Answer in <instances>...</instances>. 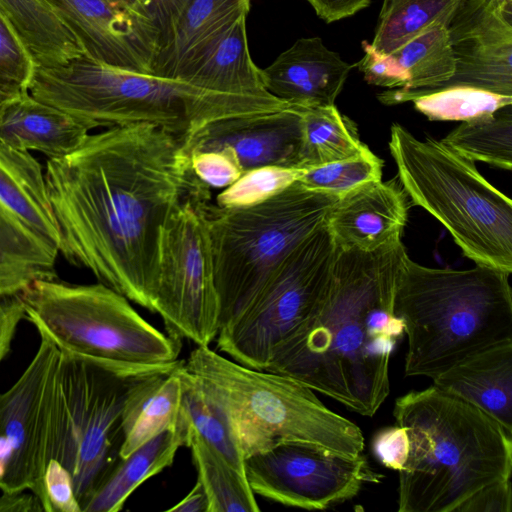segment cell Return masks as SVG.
I'll use <instances>...</instances> for the list:
<instances>
[{
	"instance_id": "obj_8",
	"label": "cell",
	"mask_w": 512,
	"mask_h": 512,
	"mask_svg": "<svg viewBox=\"0 0 512 512\" xmlns=\"http://www.w3.org/2000/svg\"><path fill=\"white\" fill-rule=\"evenodd\" d=\"M338 199L296 181L254 205H208L219 330L244 312L291 250L325 224Z\"/></svg>"
},
{
	"instance_id": "obj_34",
	"label": "cell",
	"mask_w": 512,
	"mask_h": 512,
	"mask_svg": "<svg viewBox=\"0 0 512 512\" xmlns=\"http://www.w3.org/2000/svg\"><path fill=\"white\" fill-rule=\"evenodd\" d=\"M459 155L504 170L512 168V105L489 117L465 121L440 140Z\"/></svg>"
},
{
	"instance_id": "obj_38",
	"label": "cell",
	"mask_w": 512,
	"mask_h": 512,
	"mask_svg": "<svg viewBox=\"0 0 512 512\" xmlns=\"http://www.w3.org/2000/svg\"><path fill=\"white\" fill-rule=\"evenodd\" d=\"M45 512H81L72 477L57 460L51 458L45 468Z\"/></svg>"
},
{
	"instance_id": "obj_46",
	"label": "cell",
	"mask_w": 512,
	"mask_h": 512,
	"mask_svg": "<svg viewBox=\"0 0 512 512\" xmlns=\"http://www.w3.org/2000/svg\"><path fill=\"white\" fill-rule=\"evenodd\" d=\"M106 1L109 3L115 4V5H118V6H122V7L145 9L138 3L137 0H106Z\"/></svg>"
},
{
	"instance_id": "obj_23",
	"label": "cell",
	"mask_w": 512,
	"mask_h": 512,
	"mask_svg": "<svg viewBox=\"0 0 512 512\" xmlns=\"http://www.w3.org/2000/svg\"><path fill=\"white\" fill-rule=\"evenodd\" d=\"M89 129L66 112L33 98L29 92L0 112V142L22 151H37L49 159L77 150Z\"/></svg>"
},
{
	"instance_id": "obj_39",
	"label": "cell",
	"mask_w": 512,
	"mask_h": 512,
	"mask_svg": "<svg viewBox=\"0 0 512 512\" xmlns=\"http://www.w3.org/2000/svg\"><path fill=\"white\" fill-rule=\"evenodd\" d=\"M372 450L385 467L401 471L409 453V438L406 429L396 424L376 432L372 440Z\"/></svg>"
},
{
	"instance_id": "obj_22",
	"label": "cell",
	"mask_w": 512,
	"mask_h": 512,
	"mask_svg": "<svg viewBox=\"0 0 512 512\" xmlns=\"http://www.w3.org/2000/svg\"><path fill=\"white\" fill-rule=\"evenodd\" d=\"M247 13L242 14L218 37L197 52L181 69L177 79L202 89L231 94H263L262 69L249 52Z\"/></svg>"
},
{
	"instance_id": "obj_20",
	"label": "cell",
	"mask_w": 512,
	"mask_h": 512,
	"mask_svg": "<svg viewBox=\"0 0 512 512\" xmlns=\"http://www.w3.org/2000/svg\"><path fill=\"white\" fill-rule=\"evenodd\" d=\"M356 67L328 49L319 37L300 38L262 69L264 86L295 106L335 105L349 72Z\"/></svg>"
},
{
	"instance_id": "obj_44",
	"label": "cell",
	"mask_w": 512,
	"mask_h": 512,
	"mask_svg": "<svg viewBox=\"0 0 512 512\" xmlns=\"http://www.w3.org/2000/svg\"><path fill=\"white\" fill-rule=\"evenodd\" d=\"M0 512H44L40 500L32 492H2Z\"/></svg>"
},
{
	"instance_id": "obj_16",
	"label": "cell",
	"mask_w": 512,
	"mask_h": 512,
	"mask_svg": "<svg viewBox=\"0 0 512 512\" xmlns=\"http://www.w3.org/2000/svg\"><path fill=\"white\" fill-rule=\"evenodd\" d=\"M447 30L455 72L439 88L464 85L512 96V0H461Z\"/></svg>"
},
{
	"instance_id": "obj_35",
	"label": "cell",
	"mask_w": 512,
	"mask_h": 512,
	"mask_svg": "<svg viewBox=\"0 0 512 512\" xmlns=\"http://www.w3.org/2000/svg\"><path fill=\"white\" fill-rule=\"evenodd\" d=\"M382 167L383 161L365 146L353 157L306 169L297 182L340 198L368 182L381 180Z\"/></svg>"
},
{
	"instance_id": "obj_32",
	"label": "cell",
	"mask_w": 512,
	"mask_h": 512,
	"mask_svg": "<svg viewBox=\"0 0 512 512\" xmlns=\"http://www.w3.org/2000/svg\"><path fill=\"white\" fill-rule=\"evenodd\" d=\"M187 447L207 498L208 512H258L259 505L244 474L230 465L199 435L190 431Z\"/></svg>"
},
{
	"instance_id": "obj_26",
	"label": "cell",
	"mask_w": 512,
	"mask_h": 512,
	"mask_svg": "<svg viewBox=\"0 0 512 512\" xmlns=\"http://www.w3.org/2000/svg\"><path fill=\"white\" fill-rule=\"evenodd\" d=\"M183 363L173 369L154 373L132 388L122 416L120 457L127 456L158 434L177 426L182 397L178 369Z\"/></svg>"
},
{
	"instance_id": "obj_11",
	"label": "cell",
	"mask_w": 512,
	"mask_h": 512,
	"mask_svg": "<svg viewBox=\"0 0 512 512\" xmlns=\"http://www.w3.org/2000/svg\"><path fill=\"white\" fill-rule=\"evenodd\" d=\"M211 202V189L198 179L161 227L158 240L154 313L169 336L197 346H209L220 327L206 221Z\"/></svg>"
},
{
	"instance_id": "obj_29",
	"label": "cell",
	"mask_w": 512,
	"mask_h": 512,
	"mask_svg": "<svg viewBox=\"0 0 512 512\" xmlns=\"http://www.w3.org/2000/svg\"><path fill=\"white\" fill-rule=\"evenodd\" d=\"M377 97L385 105L412 101L416 110L438 121H471L512 105V96L464 85L427 91L388 89Z\"/></svg>"
},
{
	"instance_id": "obj_47",
	"label": "cell",
	"mask_w": 512,
	"mask_h": 512,
	"mask_svg": "<svg viewBox=\"0 0 512 512\" xmlns=\"http://www.w3.org/2000/svg\"><path fill=\"white\" fill-rule=\"evenodd\" d=\"M138 3L147 10L148 0H137Z\"/></svg>"
},
{
	"instance_id": "obj_27",
	"label": "cell",
	"mask_w": 512,
	"mask_h": 512,
	"mask_svg": "<svg viewBox=\"0 0 512 512\" xmlns=\"http://www.w3.org/2000/svg\"><path fill=\"white\" fill-rule=\"evenodd\" d=\"M0 7L36 66H54L86 55L77 35L44 0H0Z\"/></svg>"
},
{
	"instance_id": "obj_4",
	"label": "cell",
	"mask_w": 512,
	"mask_h": 512,
	"mask_svg": "<svg viewBox=\"0 0 512 512\" xmlns=\"http://www.w3.org/2000/svg\"><path fill=\"white\" fill-rule=\"evenodd\" d=\"M393 416L409 438L399 512H456L477 491L511 478L512 435L469 402L432 384L397 398Z\"/></svg>"
},
{
	"instance_id": "obj_7",
	"label": "cell",
	"mask_w": 512,
	"mask_h": 512,
	"mask_svg": "<svg viewBox=\"0 0 512 512\" xmlns=\"http://www.w3.org/2000/svg\"><path fill=\"white\" fill-rule=\"evenodd\" d=\"M389 149L411 201L446 228L466 257L511 274V199L440 140H420L394 124Z\"/></svg>"
},
{
	"instance_id": "obj_43",
	"label": "cell",
	"mask_w": 512,
	"mask_h": 512,
	"mask_svg": "<svg viewBox=\"0 0 512 512\" xmlns=\"http://www.w3.org/2000/svg\"><path fill=\"white\" fill-rule=\"evenodd\" d=\"M327 23L347 18L370 5L371 0H306Z\"/></svg>"
},
{
	"instance_id": "obj_5",
	"label": "cell",
	"mask_w": 512,
	"mask_h": 512,
	"mask_svg": "<svg viewBox=\"0 0 512 512\" xmlns=\"http://www.w3.org/2000/svg\"><path fill=\"white\" fill-rule=\"evenodd\" d=\"M510 274L488 266L458 270L407 257L396 285L406 376L433 378L464 358L512 340Z\"/></svg>"
},
{
	"instance_id": "obj_28",
	"label": "cell",
	"mask_w": 512,
	"mask_h": 512,
	"mask_svg": "<svg viewBox=\"0 0 512 512\" xmlns=\"http://www.w3.org/2000/svg\"><path fill=\"white\" fill-rule=\"evenodd\" d=\"M387 55L395 89H436L455 72V57L444 25L429 28Z\"/></svg>"
},
{
	"instance_id": "obj_45",
	"label": "cell",
	"mask_w": 512,
	"mask_h": 512,
	"mask_svg": "<svg viewBox=\"0 0 512 512\" xmlns=\"http://www.w3.org/2000/svg\"><path fill=\"white\" fill-rule=\"evenodd\" d=\"M208 498L197 480L191 491L177 504L167 509L169 512H208Z\"/></svg>"
},
{
	"instance_id": "obj_25",
	"label": "cell",
	"mask_w": 512,
	"mask_h": 512,
	"mask_svg": "<svg viewBox=\"0 0 512 512\" xmlns=\"http://www.w3.org/2000/svg\"><path fill=\"white\" fill-rule=\"evenodd\" d=\"M251 0H191L161 47L154 73L177 79L184 65L242 14Z\"/></svg>"
},
{
	"instance_id": "obj_3",
	"label": "cell",
	"mask_w": 512,
	"mask_h": 512,
	"mask_svg": "<svg viewBox=\"0 0 512 512\" xmlns=\"http://www.w3.org/2000/svg\"><path fill=\"white\" fill-rule=\"evenodd\" d=\"M28 92L89 130L151 124L185 142L217 120L292 106L269 92L210 91L180 79L110 66L86 55L65 64L35 66Z\"/></svg>"
},
{
	"instance_id": "obj_15",
	"label": "cell",
	"mask_w": 512,
	"mask_h": 512,
	"mask_svg": "<svg viewBox=\"0 0 512 512\" xmlns=\"http://www.w3.org/2000/svg\"><path fill=\"white\" fill-rule=\"evenodd\" d=\"M19 379L0 393V490H30L45 512V468L50 460L51 420L60 349L43 332Z\"/></svg>"
},
{
	"instance_id": "obj_24",
	"label": "cell",
	"mask_w": 512,
	"mask_h": 512,
	"mask_svg": "<svg viewBox=\"0 0 512 512\" xmlns=\"http://www.w3.org/2000/svg\"><path fill=\"white\" fill-rule=\"evenodd\" d=\"M190 433L179 417L168 429L130 454L119 457L96 490L82 505L81 512H117L131 493L144 481L173 464L177 450L187 446Z\"/></svg>"
},
{
	"instance_id": "obj_33",
	"label": "cell",
	"mask_w": 512,
	"mask_h": 512,
	"mask_svg": "<svg viewBox=\"0 0 512 512\" xmlns=\"http://www.w3.org/2000/svg\"><path fill=\"white\" fill-rule=\"evenodd\" d=\"M460 1L383 0L370 44L388 54L433 26H448Z\"/></svg>"
},
{
	"instance_id": "obj_30",
	"label": "cell",
	"mask_w": 512,
	"mask_h": 512,
	"mask_svg": "<svg viewBox=\"0 0 512 512\" xmlns=\"http://www.w3.org/2000/svg\"><path fill=\"white\" fill-rule=\"evenodd\" d=\"M181 380V416L188 431L199 435L230 465L245 475L244 457L230 422L221 406L205 390L185 362L178 369Z\"/></svg>"
},
{
	"instance_id": "obj_9",
	"label": "cell",
	"mask_w": 512,
	"mask_h": 512,
	"mask_svg": "<svg viewBox=\"0 0 512 512\" xmlns=\"http://www.w3.org/2000/svg\"><path fill=\"white\" fill-rule=\"evenodd\" d=\"M181 362L124 365L61 351L55 377L50 459L70 473L80 508L120 457L122 416L132 388Z\"/></svg>"
},
{
	"instance_id": "obj_17",
	"label": "cell",
	"mask_w": 512,
	"mask_h": 512,
	"mask_svg": "<svg viewBox=\"0 0 512 512\" xmlns=\"http://www.w3.org/2000/svg\"><path fill=\"white\" fill-rule=\"evenodd\" d=\"M70 26L86 56L115 67L154 73L160 33L145 9L106 0H44Z\"/></svg>"
},
{
	"instance_id": "obj_2",
	"label": "cell",
	"mask_w": 512,
	"mask_h": 512,
	"mask_svg": "<svg viewBox=\"0 0 512 512\" xmlns=\"http://www.w3.org/2000/svg\"><path fill=\"white\" fill-rule=\"evenodd\" d=\"M407 255L401 239L372 251L337 247L323 297L265 370L373 416L390 393V359L404 336L394 296Z\"/></svg>"
},
{
	"instance_id": "obj_40",
	"label": "cell",
	"mask_w": 512,
	"mask_h": 512,
	"mask_svg": "<svg viewBox=\"0 0 512 512\" xmlns=\"http://www.w3.org/2000/svg\"><path fill=\"white\" fill-rule=\"evenodd\" d=\"M511 478L495 482L464 501L456 512H511Z\"/></svg>"
},
{
	"instance_id": "obj_6",
	"label": "cell",
	"mask_w": 512,
	"mask_h": 512,
	"mask_svg": "<svg viewBox=\"0 0 512 512\" xmlns=\"http://www.w3.org/2000/svg\"><path fill=\"white\" fill-rule=\"evenodd\" d=\"M185 367L224 410L244 458L282 441L308 442L353 456L364 449L355 423L290 377L243 366L209 346H196Z\"/></svg>"
},
{
	"instance_id": "obj_13",
	"label": "cell",
	"mask_w": 512,
	"mask_h": 512,
	"mask_svg": "<svg viewBox=\"0 0 512 512\" xmlns=\"http://www.w3.org/2000/svg\"><path fill=\"white\" fill-rule=\"evenodd\" d=\"M60 246L42 166L30 152L0 142V296L56 280Z\"/></svg>"
},
{
	"instance_id": "obj_1",
	"label": "cell",
	"mask_w": 512,
	"mask_h": 512,
	"mask_svg": "<svg viewBox=\"0 0 512 512\" xmlns=\"http://www.w3.org/2000/svg\"><path fill=\"white\" fill-rule=\"evenodd\" d=\"M60 253L154 313L158 240L197 182L185 141L151 124L89 134L44 172Z\"/></svg>"
},
{
	"instance_id": "obj_14",
	"label": "cell",
	"mask_w": 512,
	"mask_h": 512,
	"mask_svg": "<svg viewBox=\"0 0 512 512\" xmlns=\"http://www.w3.org/2000/svg\"><path fill=\"white\" fill-rule=\"evenodd\" d=\"M244 473L254 494L307 510L343 503L384 478L362 453L345 455L302 441H282L247 456Z\"/></svg>"
},
{
	"instance_id": "obj_41",
	"label": "cell",
	"mask_w": 512,
	"mask_h": 512,
	"mask_svg": "<svg viewBox=\"0 0 512 512\" xmlns=\"http://www.w3.org/2000/svg\"><path fill=\"white\" fill-rule=\"evenodd\" d=\"M24 318L25 312L19 294L0 296V363L10 351L17 327Z\"/></svg>"
},
{
	"instance_id": "obj_18",
	"label": "cell",
	"mask_w": 512,
	"mask_h": 512,
	"mask_svg": "<svg viewBox=\"0 0 512 512\" xmlns=\"http://www.w3.org/2000/svg\"><path fill=\"white\" fill-rule=\"evenodd\" d=\"M300 106L269 113L223 118L197 131L187 142L189 154L230 149L243 173L264 166L299 168L302 144Z\"/></svg>"
},
{
	"instance_id": "obj_42",
	"label": "cell",
	"mask_w": 512,
	"mask_h": 512,
	"mask_svg": "<svg viewBox=\"0 0 512 512\" xmlns=\"http://www.w3.org/2000/svg\"><path fill=\"white\" fill-rule=\"evenodd\" d=\"M191 0H148L147 11L160 33V49Z\"/></svg>"
},
{
	"instance_id": "obj_31",
	"label": "cell",
	"mask_w": 512,
	"mask_h": 512,
	"mask_svg": "<svg viewBox=\"0 0 512 512\" xmlns=\"http://www.w3.org/2000/svg\"><path fill=\"white\" fill-rule=\"evenodd\" d=\"M300 169H310L359 154L364 148L349 120L335 105L301 107Z\"/></svg>"
},
{
	"instance_id": "obj_10",
	"label": "cell",
	"mask_w": 512,
	"mask_h": 512,
	"mask_svg": "<svg viewBox=\"0 0 512 512\" xmlns=\"http://www.w3.org/2000/svg\"><path fill=\"white\" fill-rule=\"evenodd\" d=\"M19 296L25 318L61 351L139 366L169 365L181 352L182 340L155 328L103 283L37 280Z\"/></svg>"
},
{
	"instance_id": "obj_36",
	"label": "cell",
	"mask_w": 512,
	"mask_h": 512,
	"mask_svg": "<svg viewBox=\"0 0 512 512\" xmlns=\"http://www.w3.org/2000/svg\"><path fill=\"white\" fill-rule=\"evenodd\" d=\"M306 169L264 166L249 170L216 197L219 207H244L263 202L295 183Z\"/></svg>"
},
{
	"instance_id": "obj_37",
	"label": "cell",
	"mask_w": 512,
	"mask_h": 512,
	"mask_svg": "<svg viewBox=\"0 0 512 512\" xmlns=\"http://www.w3.org/2000/svg\"><path fill=\"white\" fill-rule=\"evenodd\" d=\"M190 163L196 177L210 189L223 190L243 174L235 154L227 148L193 152Z\"/></svg>"
},
{
	"instance_id": "obj_48",
	"label": "cell",
	"mask_w": 512,
	"mask_h": 512,
	"mask_svg": "<svg viewBox=\"0 0 512 512\" xmlns=\"http://www.w3.org/2000/svg\"><path fill=\"white\" fill-rule=\"evenodd\" d=\"M2 13H4V12H3V10H2V9H1V7H0V15H1ZM4 14H5V13H4Z\"/></svg>"
},
{
	"instance_id": "obj_12",
	"label": "cell",
	"mask_w": 512,
	"mask_h": 512,
	"mask_svg": "<svg viewBox=\"0 0 512 512\" xmlns=\"http://www.w3.org/2000/svg\"><path fill=\"white\" fill-rule=\"evenodd\" d=\"M336 251L325 224L302 240L244 312L219 330L218 349L243 366L265 370L276 347L323 297Z\"/></svg>"
},
{
	"instance_id": "obj_19",
	"label": "cell",
	"mask_w": 512,
	"mask_h": 512,
	"mask_svg": "<svg viewBox=\"0 0 512 512\" xmlns=\"http://www.w3.org/2000/svg\"><path fill=\"white\" fill-rule=\"evenodd\" d=\"M406 196L394 181L377 180L340 197L325 221L336 247L372 251L401 239Z\"/></svg>"
},
{
	"instance_id": "obj_21",
	"label": "cell",
	"mask_w": 512,
	"mask_h": 512,
	"mask_svg": "<svg viewBox=\"0 0 512 512\" xmlns=\"http://www.w3.org/2000/svg\"><path fill=\"white\" fill-rule=\"evenodd\" d=\"M432 381L442 391L481 409L512 435V340L464 358Z\"/></svg>"
}]
</instances>
